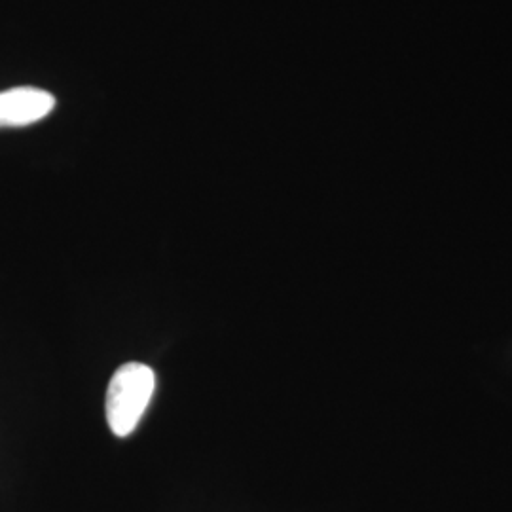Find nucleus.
Listing matches in <instances>:
<instances>
[{"instance_id": "1", "label": "nucleus", "mask_w": 512, "mask_h": 512, "mask_svg": "<svg viewBox=\"0 0 512 512\" xmlns=\"http://www.w3.org/2000/svg\"><path fill=\"white\" fill-rule=\"evenodd\" d=\"M156 374L141 363L122 365L110 378L107 391V421L116 437H128L143 418L154 395Z\"/></svg>"}, {"instance_id": "2", "label": "nucleus", "mask_w": 512, "mask_h": 512, "mask_svg": "<svg viewBox=\"0 0 512 512\" xmlns=\"http://www.w3.org/2000/svg\"><path fill=\"white\" fill-rule=\"evenodd\" d=\"M54 109V95L40 88L0 92V128H25L37 124Z\"/></svg>"}]
</instances>
